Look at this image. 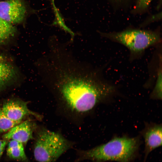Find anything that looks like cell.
<instances>
[{"instance_id":"cell-10","label":"cell","mask_w":162,"mask_h":162,"mask_svg":"<svg viewBox=\"0 0 162 162\" xmlns=\"http://www.w3.org/2000/svg\"><path fill=\"white\" fill-rule=\"evenodd\" d=\"M7 155L10 158L22 161L27 160L23 144L18 141L10 140L7 149Z\"/></svg>"},{"instance_id":"cell-2","label":"cell","mask_w":162,"mask_h":162,"mask_svg":"<svg viewBox=\"0 0 162 162\" xmlns=\"http://www.w3.org/2000/svg\"><path fill=\"white\" fill-rule=\"evenodd\" d=\"M140 144L138 137H115L106 143L87 150H79L75 162H131L136 156Z\"/></svg>"},{"instance_id":"cell-16","label":"cell","mask_w":162,"mask_h":162,"mask_svg":"<svg viewBox=\"0 0 162 162\" xmlns=\"http://www.w3.org/2000/svg\"><path fill=\"white\" fill-rule=\"evenodd\" d=\"M10 25L9 23H8L6 22L3 20L2 19L0 18V26H9Z\"/></svg>"},{"instance_id":"cell-12","label":"cell","mask_w":162,"mask_h":162,"mask_svg":"<svg viewBox=\"0 0 162 162\" xmlns=\"http://www.w3.org/2000/svg\"><path fill=\"white\" fill-rule=\"evenodd\" d=\"M19 123L13 121L8 118L0 108V134L6 133Z\"/></svg>"},{"instance_id":"cell-6","label":"cell","mask_w":162,"mask_h":162,"mask_svg":"<svg viewBox=\"0 0 162 162\" xmlns=\"http://www.w3.org/2000/svg\"><path fill=\"white\" fill-rule=\"evenodd\" d=\"M1 109L4 114L12 121L18 123L26 117L33 116L38 119L42 118L39 115L30 110L27 103L18 100H10L5 102Z\"/></svg>"},{"instance_id":"cell-9","label":"cell","mask_w":162,"mask_h":162,"mask_svg":"<svg viewBox=\"0 0 162 162\" xmlns=\"http://www.w3.org/2000/svg\"><path fill=\"white\" fill-rule=\"evenodd\" d=\"M16 74L13 66L0 56V92L10 83Z\"/></svg>"},{"instance_id":"cell-14","label":"cell","mask_w":162,"mask_h":162,"mask_svg":"<svg viewBox=\"0 0 162 162\" xmlns=\"http://www.w3.org/2000/svg\"><path fill=\"white\" fill-rule=\"evenodd\" d=\"M153 0H138L136 8L138 9H143L147 8Z\"/></svg>"},{"instance_id":"cell-17","label":"cell","mask_w":162,"mask_h":162,"mask_svg":"<svg viewBox=\"0 0 162 162\" xmlns=\"http://www.w3.org/2000/svg\"><path fill=\"white\" fill-rule=\"evenodd\" d=\"M51 3L54 4L55 3V0H50Z\"/></svg>"},{"instance_id":"cell-3","label":"cell","mask_w":162,"mask_h":162,"mask_svg":"<svg viewBox=\"0 0 162 162\" xmlns=\"http://www.w3.org/2000/svg\"><path fill=\"white\" fill-rule=\"evenodd\" d=\"M74 145L60 133L43 128L38 132L34 154L39 162H56L58 158Z\"/></svg>"},{"instance_id":"cell-15","label":"cell","mask_w":162,"mask_h":162,"mask_svg":"<svg viewBox=\"0 0 162 162\" xmlns=\"http://www.w3.org/2000/svg\"><path fill=\"white\" fill-rule=\"evenodd\" d=\"M7 140H0V158L2 156L7 142Z\"/></svg>"},{"instance_id":"cell-13","label":"cell","mask_w":162,"mask_h":162,"mask_svg":"<svg viewBox=\"0 0 162 162\" xmlns=\"http://www.w3.org/2000/svg\"><path fill=\"white\" fill-rule=\"evenodd\" d=\"M15 29L12 25L8 26H0V44L4 43L13 36Z\"/></svg>"},{"instance_id":"cell-8","label":"cell","mask_w":162,"mask_h":162,"mask_svg":"<svg viewBox=\"0 0 162 162\" xmlns=\"http://www.w3.org/2000/svg\"><path fill=\"white\" fill-rule=\"evenodd\" d=\"M143 135L145 145V161L148 154L152 151L162 145L161 125L158 124L149 125L144 130Z\"/></svg>"},{"instance_id":"cell-11","label":"cell","mask_w":162,"mask_h":162,"mask_svg":"<svg viewBox=\"0 0 162 162\" xmlns=\"http://www.w3.org/2000/svg\"><path fill=\"white\" fill-rule=\"evenodd\" d=\"M159 60L158 69L155 85L152 94L153 98L160 99L162 96V65L161 57Z\"/></svg>"},{"instance_id":"cell-1","label":"cell","mask_w":162,"mask_h":162,"mask_svg":"<svg viewBox=\"0 0 162 162\" xmlns=\"http://www.w3.org/2000/svg\"><path fill=\"white\" fill-rule=\"evenodd\" d=\"M47 60L49 91L58 112L73 122L80 123L115 91L98 72L77 60L66 48L52 50Z\"/></svg>"},{"instance_id":"cell-5","label":"cell","mask_w":162,"mask_h":162,"mask_svg":"<svg viewBox=\"0 0 162 162\" xmlns=\"http://www.w3.org/2000/svg\"><path fill=\"white\" fill-rule=\"evenodd\" d=\"M26 13V8L21 0L0 1V18L8 23L21 22Z\"/></svg>"},{"instance_id":"cell-7","label":"cell","mask_w":162,"mask_h":162,"mask_svg":"<svg viewBox=\"0 0 162 162\" xmlns=\"http://www.w3.org/2000/svg\"><path fill=\"white\" fill-rule=\"evenodd\" d=\"M37 128L35 123L27 120L16 125L2 136L4 140H14L26 144L33 138V134Z\"/></svg>"},{"instance_id":"cell-4","label":"cell","mask_w":162,"mask_h":162,"mask_svg":"<svg viewBox=\"0 0 162 162\" xmlns=\"http://www.w3.org/2000/svg\"><path fill=\"white\" fill-rule=\"evenodd\" d=\"M101 34L103 37L127 48L130 52V58L132 59L140 57L147 48L159 43L161 41L159 33L140 29H130Z\"/></svg>"}]
</instances>
